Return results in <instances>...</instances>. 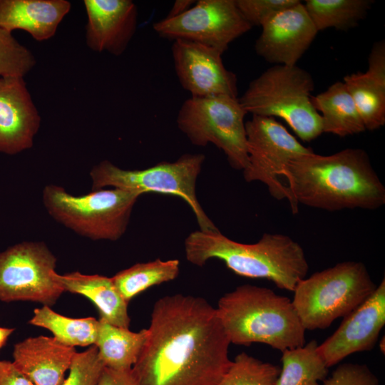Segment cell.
I'll return each mask as SVG.
<instances>
[{"label":"cell","instance_id":"4dcf8cb0","mask_svg":"<svg viewBox=\"0 0 385 385\" xmlns=\"http://www.w3.org/2000/svg\"><path fill=\"white\" fill-rule=\"evenodd\" d=\"M299 1V0H235L241 14L252 27L261 26L278 11Z\"/></svg>","mask_w":385,"mask_h":385},{"label":"cell","instance_id":"1f68e13d","mask_svg":"<svg viewBox=\"0 0 385 385\" xmlns=\"http://www.w3.org/2000/svg\"><path fill=\"white\" fill-rule=\"evenodd\" d=\"M323 385H379V381L367 365L344 363L337 366Z\"/></svg>","mask_w":385,"mask_h":385},{"label":"cell","instance_id":"277c9868","mask_svg":"<svg viewBox=\"0 0 385 385\" xmlns=\"http://www.w3.org/2000/svg\"><path fill=\"white\" fill-rule=\"evenodd\" d=\"M215 309L230 344L262 343L281 351L305 344L306 330L292 300L271 289L238 286Z\"/></svg>","mask_w":385,"mask_h":385},{"label":"cell","instance_id":"9a60e30c","mask_svg":"<svg viewBox=\"0 0 385 385\" xmlns=\"http://www.w3.org/2000/svg\"><path fill=\"white\" fill-rule=\"evenodd\" d=\"M261 27L255 51L276 65H297L318 33L301 1L278 11Z\"/></svg>","mask_w":385,"mask_h":385},{"label":"cell","instance_id":"ac0fdd59","mask_svg":"<svg viewBox=\"0 0 385 385\" xmlns=\"http://www.w3.org/2000/svg\"><path fill=\"white\" fill-rule=\"evenodd\" d=\"M76 353L53 337H29L14 345L13 362L34 385H61Z\"/></svg>","mask_w":385,"mask_h":385},{"label":"cell","instance_id":"f546056e","mask_svg":"<svg viewBox=\"0 0 385 385\" xmlns=\"http://www.w3.org/2000/svg\"><path fill=\"white\" fill-rule=\"evenodd\" d=\"M104 367L97 347L92 345L86 351L75 354L68 376L61 385H98Z\"/></svg>","mask_w":385,"mask_h":385},{"label":"cell","instance_id":"603a6c76","mask_svg":"<svg viewBox=\"0 0 385 385\" xmlns=\"http://www.w3.org/2000/svg\"><path fill=\"white\" fill-rule=\"evenodd\" d=\"M95 346L106 367L116 370L131 369L148 337V329L133 332L113 325L99 318Z\"/></svg>","mask_w":385,"mask_h":385},{"label":"cell","instance_id":"d6a6232c","mask_svg":"<svg viewBox=\"0 0 385 385\" xmlns=\"http://www.w3.org/2000/svg\"><path fill=\"white\" fill-rule=\"evenodd\" d=\"M0 385H34L14 362L0 361Z\"/></svg>","mask_w":385,"mask_h":385},{"label":"cell","instance_id":"d4e9b609","mask_svg":"<svg viewBox=\"0 0 385 385\" xmlns=\"http://www.w3.org/2000/svg\"><path fill=\"white\" fill-rule=\"evenodd\" d=\"M29 323L48 329L58 342L72 347L94 345L99 329V320L94 317L71 318L44 305L34 309Z\"/></svg>","mask_w":385,"mask_h":385},{"label":"cell","instance_id":"836d02e7","mask_svg":"<svg viewBox=\"0 0 385 385\" xmlns=\"http://www.w3.org/2000/svg\"><path fill=\"white\" fill-rule=\"evenodd\" d=\"M98 385H138L132 372L104 367Z\"/></svg>","mask_w":385,"mask_h":385},{"label":"cell","instance_id":"52a82bcc","mask_svg":"<svg viewBox=\"0 0 385 385\" xmlns=\"http://www.w3.org/2000/svg\"><path fill=\"white\" fill-rule=\"evenodd\" d=\"M139 193L120 188L73 195L56 185H46L43 205L56 221L93 240L115 241L126 231Z\"/></svg>","mask_w":385,"mask_h":385},{"label":"cell","instance_id":"8992f818","mask_svg":"<svg viewBox=\"0 0 385 385\" xmlns=\"http://www.w3.org/2000/svg\"><path fill=\"white\" fill-rule=\"evenodd\" d=\"M364 263L344 261L299 282L292 300L305 330L324 329L376 290Z\"/></svg>","mask_w":385,"mask_h":385},{"label":"cell","instance_id":"44dd1931","mask_svg":"<svg viewBox=\"0 0 385 385\" xmlns=\"http://www.w3.org/2000/svg\"><path fill=\"white\" fill-rule=\"evenodd\" d=\"M53 277L63 292L79 294L89 299L98 309L101 319L113 325L129 329L128 303L123 298L111 278L79 272L59 274L56 271Z\"/></svg>","mask_w":385,"mask_h":385},{"label":"cell","instance_id":"6da1fadb","mask_svg":"<svg viewBox=\"0 0 385 385\" xmlns=\"http://www.w3.org/2000/svg\"><path fill=\"white\" fill-rule=\"evenodd\" d=\"M133 366L138 385H218L231 360L216 309L200 297L160 298Z\"/></svg>","mask_w":385,"mask_h":385},{"label":"cell","instance_id":"cb8c5ba5","mask_svg":"<svg viewBox=\"0 0 385 385\" xmlns=\"http://www.w3.org/2000/svg\"><path fill=\"white\" fill-rule=\"evenodd\" d=\"M318 343L312 340L305 345L282 351V366L277 385H319L329 374V367L317 351Z\"/></svg>","mask_w":385,"mask_h":385},{"label":"cell","instance_id":"e0dca14e","mask_svg":"<svg viewBox=\"0 0 385 385\" xmlns=\"http://www.w3.org/2000/svg\"><path fill=\"white\" fill-rule=\"evenodd\" d=\"M86 43L93 51L118 56L135 34L138 9L130 0H84Z\"/></svg>","mask_w":385,"mask_h":385},{"label":"cell","instance_id":"e575fe53","mask_svg":"<svg viewBox=\"0 0 385 385\" xmlns=\"http://www.w3.org/2000/svg\"><path fill=\"white\" fill-rule=\"evenodd\" d=\"M195 3V1L193 0L175 1L168 15L165 18H173L183 14L187 10H188Z\"/></svg>","mask_w":385,"mask_h":385},{"label":"cell","instance_id":"5b68a950","mask_svg":"<svg viewBox=\"0 0 385 385\" xmlns=\"http://www.w3.org/2000/svg\"><path fill=\"white\" fill-rule=\"evenodd\" d=\"M311 74L294 66L275 65L252 80L239 98L252 115L283 119L303 141L323 133L320 114L312 103Z\"/></svg>","mask_w":385,"mask_h":385},{"label":"cell","instance_id":"9c48e42d","mask_svg":"<svg viewBox=\"0 0 385 385\" xmlns=\"http://www.w3.org/2000/svg\"><path fill=\"white\" fill-rule=\"evenodd\" d=\"M246 114L238 98L191 96L182 104L176 122L192 144L215 145L222 150L232 168L243 170L248 163Z\"/></svg>","mask_w":385,"mask_h":385},{"label":"cell","instance_id":"83f0119b","mask_svg":"<svg viewBox=\"0 0 385 385\" xmlns=\"http://www.w3.org/2000/svg\"><path fill=\"white\" fill-rule=\"evenodd\" d=\"M281 367L245 352L237 354L218 385H277Z\"/></svg>","mask_w":385,"mask_h":385},{"label":"cell","instance_id":"5bb4252c","mask_svg":"<svg viewBox=\"0 0 385 385\" xmlns=\"http://www.w3.org/2000/svg\"><path fill=\"white\" fill-rule=\"evenodd\" d=\"M385 324V279L374 293L343 317L339 327L317 351L329 368L346 356L372 349Z\"/></svg>","mask_w":385,"mask_h":385},{"label":"cell","instance_id":"30bf717a","mask_svg":"<svg viewBox=\"0 0 385 385\" xmlns=\"http://www.w3.org/2000/svg\"><path fill=\"white\" fill-rule=\"evenodd\" d=\"M56 265L43 242H24L0 252V301L52 306L63 292L53 277Z\"/></svg>","mask_w":385,"mask_h":385},{"label":"cell","instance_id":"4316f807","mask_svg":"<svg viewBox=\"0 0 385 385\" xmlns=\"http://www.w3.org/2000/svg\"><path fill=\"white\" fill-rule=\"evenodd\" d=\"M371 0H307L303 3L318 32L329 28L347 30L371 9Z\"/></svg>","mask_w":385,"mask_h":385},{"label":"cell","instance_id":"ba28073f","mask_svg":"<svg viewBox=\"0 0 385 385\" xmlns=\"http://www.w3.org/2000/svg\"><path fill=\"white\" fill-rule=\"evenodd\" d=\"M205 158L202 154H185L176 161L159 163L143 170H125L103 160L90 171L92 190L112 186L140 195L157 192L178 196L189 205L200 230H217L204 212L195 192L197 178Z\"/></svg>","mask_w":385,"mask_h":385},{"label":"cell","instance_id":"f1b7e54d","mask_svg":"<svg viewBox=\"0 0 385 385\" xmlns=\"http://www.w3.org/2000/svg\"><path fill=\"white\" fill-rule=\"evenodd\" d=\"M36 63L34 54L12 33L0 28V78L24 77Z\"/></svg>","mask_w":385,"mask_h":385},{"label":"cell","instance_id":"3957f363","mask_svg":"<svg viewBox=\"0 0 385 385\" xmlns=\"http://www.w3.org/2000/svg\"><path fill=\"white\" fill-rule=\"evenodd\" d=\"M185 252L188 261L195 265L202 267L210 259H218L237 275L266 279L290 292L309 270L301 245L278 233H264L257 242L245 244L230 240L219 230H199L186 237Z\"/></svg>","mask_w":385,"mask_h":385},{"label":"cell","instance_id":"ffe728a7","mask_svg":"<svg viewBox=\"0 0 385 385\" xmlns=\"http://www.w3.org/2000/svg\"><path fill=\"white\" fill-rule=\"evenodd\" d=\"M71 4L67 0H0V28L21 29L35 40L52 38Z\"/></svg>","mask_w":385,"mask_h":385},{"label":"cell","instance_id":"7402d4cb","mask_svg":"<svg viewBox=\"0 0 385 385\" xmlns=\"http://www.w3.org/2000/svg\"><path fill=\"white\" fill-rule=\"evenodd\" d=\"M312 103L320 114L323 133L339 137L366 130L363 120L343 81H337L326 91L312 96Z\"/></svg>","mask_w":385,"mask_h":385},{"label":"cell","instance_id":"2e32d148","mask_svg":"<svg viewBox=\"0 0 385 385\" xmlns=\"http://www.w3.org/2000/svg\"><path fill=\"white\" fill-rule=\"evenodd\" d=\"M41 115L24 77L0 78V152L15 155L30 149Z\"/></svg>","mask_w":385,"mask_h":385},{"label":"cell","instance_id":"d590c367","mask_svg":"<svg viewBox=\"0 0 385 385\" xmlns=\"http://www.w3.org/2000/svg\"><path fill=\"white\" fill-rule=\"evenodd\" d=\"M14 328H6L0 327V349L6 343L9 337L14 332Z\"/></svg>","mask_w":385,"mask_h":385},{"label":"cell","instance_id":"d6986e66","mask_svg":"<svg viewBox=\"0 0 385 385\" xmlns=\"http://www.w3.org/2000/svg\"><path fill=\"white\" fill-rule=\"evenodd\" d=\"M366 130L385 124V43H374L368 58V69L344 77Z\"/></svg>","mask_w":385,"mask_h":385},{"label":"cell","instance_id":"8fae6325","mask_svg":"<svg viewBox=\"0 0 385 385\" xmlns=\"http://www.w3.org/2000/svg\"><path fill=\"white\" fill-rule=\"evenodd\" d=\"M248 163L242 170L247 182L265 184L275 199L289 200L283 182L286 165L293 158L313 152L304 147L274 118L252 115L245 122Z\"/></svg>","mask_w":385,"mask_h":385},{"label":"cell","instance_id":"4fadbf2b","mask_svg":"<svg viewBox=\"0 0 385 385\" xmlns=\"http://www.w3.org/2000/svg\"><path fill=\"white\" fill-rule=\"evenodd\" d=\"M171 50L179 82L192 97L237 98V76L225 68L222 52L183 40L174 41Z\"/></svg>","mask_w":385,"mask_h":385},{"label":"cell","instance_id":"484cf974","mask_svg":"<svg viewBox=\"0 0 385 385\" xmlns=\"http://www.w3.org/2000/svg\"><path fill=\"white\" fill-rule=\"evenodd\" d=\"M180 272L178 260L138 263L123 270L111 277L115 287L129 302L134 297L150 287L175 279Z\"/></svg>","mask_w":385,"mask_h":385},{"label":"cell","instance_id":"7c38bea8","mask_svg":"<svg viewBox=\"0 0 385 385\" xmlns=\"http://www.w3.org/2000/svg\"><path fill=\"white\" fill-rule=\"evenodd\" d=\"M153 29L161 38L200 43L223 53L252 26L235 0H199L179 16L155 22Z\"/></svg>","mask_w":385,"mask_h":385},{"label":"cell","instance_id":"7a4b0ae2","mask_svg":"<svg viewBox=\"0 0 385 385\" xmlns=\"http://www.w3.org/2000/svg\"><path fill=\"white\" fill-rule=\"evenodd\" d=\"M293 214L299 204L328 211L376 210L385 204V188L366 152L346 148L329 155L313 152L289 162L283 173Z\"/></svg>","mask_w":385,"mask_h":385}]
</instances>
